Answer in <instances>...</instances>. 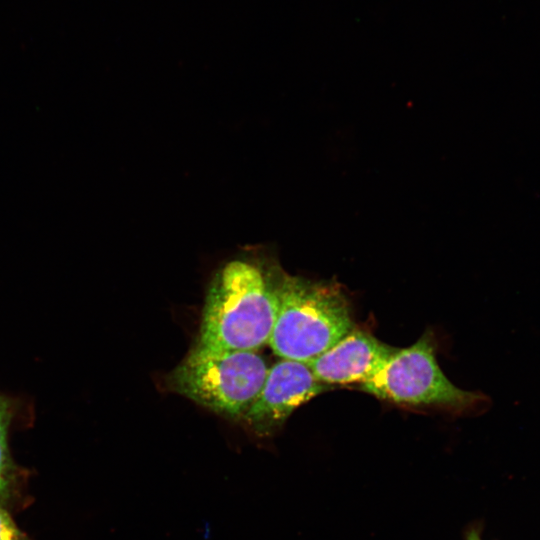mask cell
Returning a JSON list of instances; mask_svg holds the SVG:
<instances>
[{
    "mask_svg": "<svg viewBox=\"0 0 540 540\" xmlns=\"http://www.w3.org/2000/svg\"><path fill=\"white\" fill-rule=\"evenodd\" d=\"M10 399L0 393V503L7 495L12 472L8 432L13 416Z\"/></svg>",
    "mask_w": 540,
    "mask_h": 540,
    "instance_id": "7",
    "label": "cell"
},
{
    "mask_svg": "<svg viewBox=\"0 0 540 540\" xmlns=\"http://www.w3.org/2000/svg\"><path fill=\"white\" fill-rule=\"evenodd\" d=\"M0 540H23L9 513L0 505Z\"/></svg>",
    "mask_w": 540,
    "mask_h": 540,
    "instance_id": "8",
    "label": "cell"
},
{
    "mask_svg": "<svg viewBox=\"0 0 540 540\" xmlns=\"http://www.w3.org/2000/svg\"><path fill=\"white\" fill-rule=\"evenodd\" d=\"M361 391L397 405L433 407L463 411L479 395L455 386L438 365L431 332L424 333L414 344L397 349L381 370Z\"/></svg>",
    "mask_w": 540,
    "mask_h": 540,
    "instance_id": "4",
    "label": "cell"
},
{
    "mask_svg": "<svg viewBox=\"0 0 540 540\" xmlns=\"http://www.w3.org/2000/svg\"><path fill=\"white\" fill-rule=\"evenodd\" d=\"M330 386L319 382L307 363L280 358L242 419L260 437L276 432L301 405Z\"/></svg>",
    "mask_w": 540,
    "mask_h": 540,
    "instance_id": "5",
    "label": "cell"
},
{
    "mask_svg": "<svg viewBox=\"0 0 540 540\" xmlns=\"http://www.w3.org/2000/svg\"><path fill=\"white\" fill-rule=\"evenodd\" d=\"M269 367L257 351L196 345L171 371L168 387L212 412L242 419Z\"/></svg>",
    "mask_w": 540,
    "mask_h": 540,
    "instance_id": "3",
    "label": "cell"
},
{
    "mask_svg": "<svg viewBox=\"0 0 540 540\" xmlns=\"http://www.w3.org/2000/svg\"><path fill=\"white\" fill-rule=\"evenodd\" d=\"M281 274L260 251L225 261L207 290L197 345L257 351L268 344Z\"/></svg>",
    "mask_w": 540,
    "mask_h": 540,
    "instance_id": "1",
    "label": "cell"
},
{
    "mask_svg": "<svg viewBox=\"0 0 540 540\" xmlns=\"http://www.w3.org/2000/svg\"><path fill=\"white\" fill-rule=\"evenodd\" d=\"M397 349L354 327L307 365L319 382L330 387L361 386L381 370Z\"/></svg>",
    "mask_w": 540,
    "mask_h": 540,
    "instance_id": "6",
    "label": "cell"
},
{
    "mask_svg": "<svg viewBox=\"0 0 540 540\" xmlns=\"http://www.w3.org/2000/svg\"><path fill=\"white\" fill-rule=\"evenodd\" d=\"M353 328L350 304L338 283L281 274L268 342L275 355L307 363Z\"/></svg>",
    "mask_w": 540,
    "mask_h": 540,
    "instance_id": "2",
    "label": "cell"
},
{
    "mask_svg": "<svg viewBox=\"0 0 540 540\" xmlns=\"http://www.w3.org/2000/svg\"><path fill=\"white\" fill-rule=\"evenodd\" d=\"M467 540H481L477 534L475 533H470L469 536L467 537Z\"/></svg>",
    "mask_w": 540,
    "mask_h": 540,
    "instance_id": "9",
    "label": "cell"
}]
</instances>
